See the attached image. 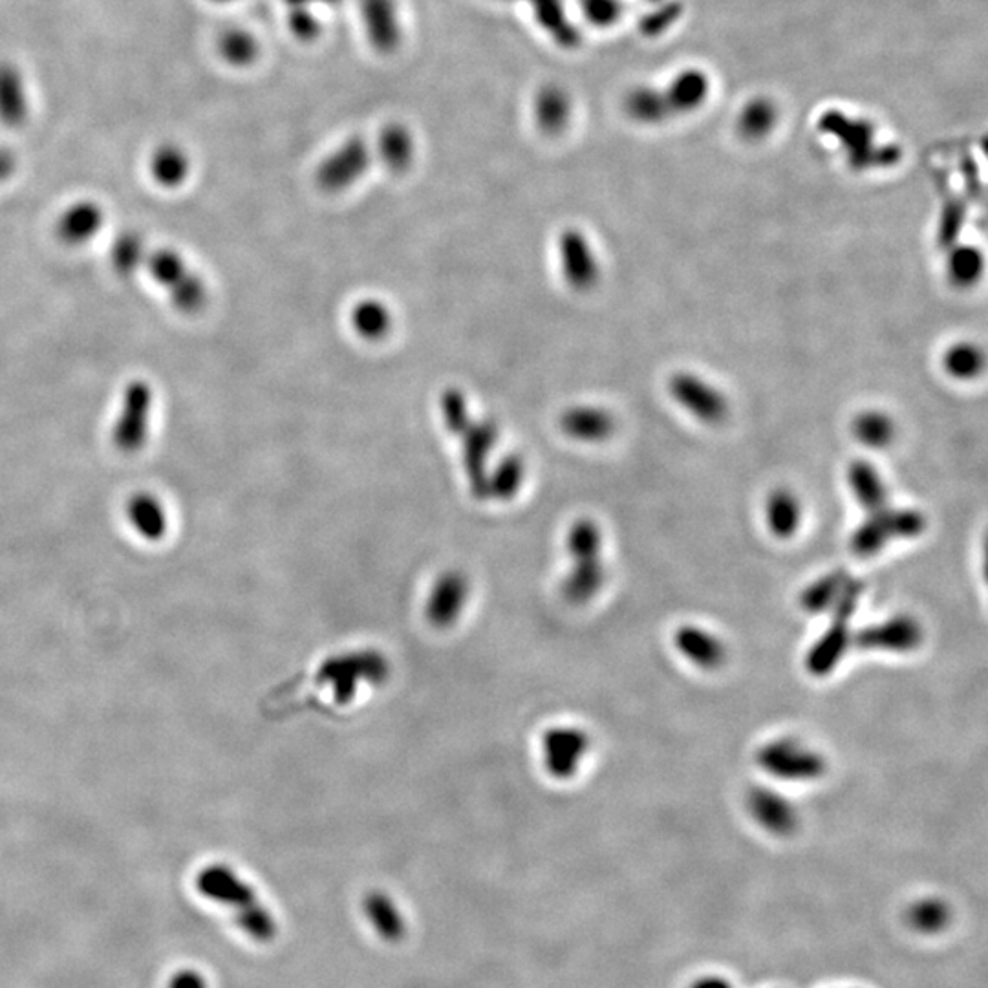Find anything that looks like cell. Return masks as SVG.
<instances>
[{
    "label": "cell",
    "instance_id": "5bb4252c",
    "mask_svg": "<svg viewBox=\"0 0 988 988\" xmlns=\"http://www.w3.org/2000/svg\"><path fill=\"white\" fill-rule=\"evenodd\" d=\"M854 644V633L849 628L848 619L833 617L832 627L816 639L813 647L805 654V670L813 677H827L837 669L844 655L848 654L849 647Z\"/></svg>",
    "mask_w": 988,
    "mask_h": 988
},
{
    "label": "cell",
    "instance_id": "ffe728a7",
    "mask_svg": "<svg viewBox=\"0 0 988 988\" xmlns=\"http://www.w3.org/2000/svg\"><path fill=\"white\" fill-rule=\"evenodd\" d=\"M766 524L772 536L788 541L796 535L802 525L804 509L800 498L788 487H778L766 500Z\"/></svg>",
    "mask_w": 988,
    "mask_h": 988
},
{
    "label": "cell",
    "instance_id": "4fadbf2b",
    "mask_svg": "<svg viewBox=\"0 0 988 988\" xmlns=\"http://www.w3.org/2000/svg\"><path fill=\"white\" fill-rule=\"evenodd\" d=\"M747 811L752 821L777 837H785L799 827V811L793 802L774 789L752 788L747 794Z\"/></svg>",
    "mask_w": 988,
    "mask_h": 988
},
{
    "label": "cell",
    "instance_id": "f1b7e54d",
    "mask_svg": "<svg viewBox=\"0 0 988 988\" xmlns=\"http://www.w3.org/2000/svg\"><path fill=\"white\" fill-rule=\"evenodd\" d=\"M851 434L860 445L880 450L895 442L897 425L888 412L865 411L854 417Z\"/></svg>",
    "mask_w": 988,
    "mask_h": 988
},
{
    "label": "cell",
    "instance_id": "8fae6325",
    "mask_svg": "<svg viewBox=\"0 0 988 988\" xmlns=\"http://www.w3.org/2000/svg\"><path fill=\"white\" fill-rule=\"evenodd\" d=\"M498 425L495 420H470L467 427L456 436L462 442V462H464L465 476L469 484L470 492L476 500H481L484 484H486L487 462L492 450L497 447Z\"/></svg>",
    "mask_w": 988,
    "mask_h": 988
},
{
    "label": "cell",
    "instance_id": "b9f144b4",
    "mask_svg": "<svg viewBox=\"0 0 988 988\" xmlns=\"http://www.w3.org/2000/svg\"><path fill=\"white\" fill-rule=\"evenodd\" d=\"M586 19L595 26H611L621 19L625 6L621 0H580Z\"/></svg>",
    "mask_w": 988,
    "mask_h": 988
},
{
    "label": "cell",
    "instance_id": "74e56055",
    "mask_svg": "<svg viewBox=\"0 0 988 988\" xmlns=\"http://www.w3.org/2000/svg\"><path fill=\"white\" fill-rule=\"evenodd\" d=\"M367 915L384 940H400L403 935V921L394 902L383 893H372L365 902Z\"/></svg>",
    "mask_w": 988,
    "mask_h": 988
},
{
    "label": "cell",
    "instance_id": "e0dca14e",
    "mask_svg": "<svg viewBox=\"0 0 988 988\" xmlns=\"http://www.w3.org/2000/svg\"><path fill=\"white\" fill-rule=\"evenodd\" d=\"M362 22L373 48L392 54L401 43L400 13L395 0H361Z\"/></svg>",
    "mask_w": 988,
    "mask_h": 988
},
{
    "label": "cell",
    "instance_id": "83f0119b",
    "mask_svg": "<svg viewBox=\"0 0 988 988\" xmlns=\"http://www.w3.org/2000/svg\"><path fill=\"white\" fill-rule=\"evenodd\" d=\"M130 524L146 541H160L167 533V513L162 502L149 492H140L127 506Z\"/></svg>",
    "mask_w": 988,
    "mask_h": 988
},
{
    "label": "cell",
    "instance_id": "277c9868",
    "mask_svg": "<svg viewBox=\"0 0 988 988\" xmlns=\"http://www.w3.org/2000/svg\"><path fill=\"white\" fill-rule=\"evenodd\" d=\"M152 279L167 292L174 308L182 314H198L207 303L206 282L191 270L182 254L174 249H158L145 260Z\"/></svg>",
    "mask_w": 988,
    "mask_h": 988
},
{
    "label": "cell",
    "instance_id": "cb8c5ba5",
    "mask_svg": "<svg viewBox=\"0 0 988 988\" xmlns=\"http://www.w3.org/2000/svg\"><path fill=\"white\" fill-rule=\"evenodd\" d=\"M379 160L392 173H405L416 156V143L405 124L390 123L381 130L378 140Z\"/></svg>",
    "mask_w": 988,
    "mask_h": 988
},
{
    "label": "cell",
    "instance_id": "4dcf8cb0",
    "mask_svg": "<svg viewBox=\"0 0 988 988\" xmlns=\"http://www.w3.org/2000/svg\"><path fill=\"white\" fill-rule=\"evenodd\" d=\"M191 162L189 156L185 154L184 149L178 145L158 146L151 158L152 178L156 180V184L167 189H174L184 184L189 176Z\"/></svg>",
    "mask_w": 988,
    "mask_h": 988
},
{
    "label": "cell",
    "instance_id": "836d02e7",
    "mask_svg": "<svg viewBox=\"0 0 988 988\" xmlns=\"http://www.w3.org/2000/svg\"><path fill=\"white\" fill-rule=\"evenodd\" d=\"M984 350L968 340H959V343L948 346V350L943 356L945 372L959 381L978 378L979 373L984 372Z\"/></svg>",
    "mask_w": 988,
    "mask_h": 988
},
{
    "label": "cell",
    "instance_id": "bcb514c9",
    "mask_svg": "<svg viewBox=\"0 0 988 988\" xmlns=\"http://www.w3.org/2000/svg\"><path fill=\"white\" fill-rule=\"evenodd\" d=\"M17 160L13 152L0 149V184L11 178V174L15 173Z\"/></svg>",
    "mask_w": 988,
    "mask_h": 988
},
{
    "label": "cell",
    "instance_id": "d590c367",
    "mask_svg": "<svg viewBox=\"0 0 988 988\" xmlns=\"http://www.w3.org/2000/svg\"><path fill=\"white\" fill-rule=\"evenodd\" d=\"M984 268V253L978 248H973V246L952 248L948 264H946L952 284L959 287L973 286L979 281Z\"/></svg>",
    "mask_w": 988,
    "mask_h": 988
},
{
    "label": "cell",
    "instance_id": "ac0fdd59",
    "mask_svg": "<svg viewBox=\"0 0 988 988\" xmlns=\"http://www.w3.org/2000/svg\"><path fill=\"white\" fill-rule=\"evenodd\" d=\"M469 597V583L459 573H445L428 595L427 617L436 627H448L464 611Z\"/></svg>",
    "mask_w": 988,
    "mask_h": 988
},
{
    "label": "cell",
    "instance_id": "c3c4849f",
    "mask_svg": "<svg viewBox=\"0 0 988 988\" xmlns=\"http://www.w3.org/2000/svg\"><path fill=\"white\" fill-rule=\"evenodd\" d=\"M692 988H730L729 985L725 984L724 979H702L699 984L694 985Z\"/></svg>",
    "mask_w": 988,
    "mask_h": 988
},
{
    "label": "cell",
    "instance_id": "e575fe53",
    "mask_svg": "<svg viewBox=\"0 0 988 988\" xmlns=\"http://www.w3.org/2000/svg\"><path fill=\"white\" fill-rule=\"evenodd\" d=\"M777 107L769 99L757 98L749 101L738 118V130L747 140L758 141L774 129L777 124Z\"/></svg>",
    "mask_w": 988,
    "mask_h": 988
},
{
    "label": "cell",
    "instance_id": "9a60e30c",
    "mask_svg": "<svg viewBox=\"0 0 988 988\" xmlns=\"http://www.w3.org/2000/svg\"><path fill=\"white\" fill-rule=\"evenodd\" d=\"M558 428L567 438L583 443H600L616 433V417L602 406L573 405L558 416Z\"/></svg>",
    "mask_w": 988,
    "mask_h": 988
},
{
    "label": "cell",
    "instance_id": "f546056e",
    "mask_svg": "<svg viewBox=\"0 0 988 988\" xmlns=\"http://www.w3.org/2000/svg\"><path fill=\"white\" fill-rule=\"evenodd\" d=\"M525 2H530L541 26L555 39V43L564 48H575L580 43V35L567 19L562 0H525Z\"/></svg>",
    "mask_w": 988,
    "mask_h": 988
},
{
    "label": "cell",
    "instance_id": "4316f807",
    "mask_svg": "<svg viewBox=\"0 0 988 988\" xmlns=\"http://www.w3.org/2000/svg\"><path fill=\"white\" fill-rule=\"evenodd\" d=\"M350 325L365 340H383L394 328V317L378 298H362L351 306Z\"/></svg>",
    "mask_w": 988,
    "mask_h": 988
},
{
    "label": "cell",
    "instance_id": "d6986e66",
    "mask_svg": "<svg viewBox=\"0 0 988 988\" xmlns=\"http://www.w3.org/2000/svg\"><path fill=\"white\" fill-rule=\"evenodd\" d=\"M849 491L866 513L890 506V491L876 465L868 459H854L846 470Z\"/></svg>",
    "mask_w": 988,
    "mask_h": 988
},
{
    "label": "cell",
    "instance_id": "5b68a950",
    "mask_svg": "<svg viewBox=\"0 0 988 988\" xmlns=\"http://www.w3.org/2000/svg\"><path fill=\"white\" fill-rule=\"evenodd\" d=\"M757 763L769 777L782 782H813L826 774V758L793 738H778L760 747Z\"/></svg>",
    "mask_w": 988,
    "mask_h": 988
},
{
    "label": "cell",
    "instance_id": "d6a6232c",
    "mask_svg": "<svg viewBox=\"0 0 988 988\" xmlns=\"http://www.w3.org/2000/svg\"><path fill=\"white\" fill-rule=\"evenodd\" d=\"M625 110L630 118L644 124H659L672 118L663 90L654 87H639L628 94Z\"/></svg>",
    "mask_w": 988,
    "mask_h": 988
},
{
    "label": "cell",
    "instance_id": "8d00e7d4",
    "mask_svg": "<svg viewBox=\"0 0 988 988\" xmlns=\"http://www.w3.org/2000/svg\"><path fill=\"white\" fill-rule=\"evenodd\" d=\"M218 52L221 59L232 66H249L259 55V43L246 30H226L218 39Z\"/></svg>",
    "mask_w": 988,
    "mask_h": 988
},
{
    "label": "cell",
    "instance_id": "30bf717a",
    "mask_svg": "<svg viewBox=\"0 0 988 988\" xmlns=\"http://www.w3.org/2000/svg\"><path fill=\"white\" fill-rule=\"evenodd\" d=\"M556 253L567 286L588 292L599 282V259L583 231L575 227L564 229L556 238Z\"/></svg>",
    "mask_w": 988,
    "mask_h": 988
},
{
    "label": "cell",
    "instance_id": "ab89813d",
    "mask_svg": "<svg viewBox=\"0 0 988 988\" xmlns=\"http://www.w3.org/2000/svg\"><path fill=\"white\" fill-rule=\"evenodd\" d=\"M439 416H442L443 427L447 428V433L458 436L467 427V423L473 420L467 395L454 387L443 390L439 395Z\"/></svg>",
    "mask_w": 988,
    "mask_h": 988
},
{
    "label": "cell",
    "instance_id": "7402d4cb",
    "mask_svg": "<svg viewBox=\"0 0 988 988\" xmlns=\"http://www.w3.org/2000/svg\"><path fill=\"white\" fill-rule=\"evenodd\" d=\"M104 227V209L94 202H77L57 221V237L68 246H82L93 240Z\"/></svg>",
    "mask_w": 988,
    "mask_h": 988
},
{
    "label": "cell",
    "instance_id": "f907efd6",
    "mask_svg": "<svg viewBox=\"0 0 988 988\" xmlns=\"http://www.w3.org/2000/svg\"><path fill=\"white\" fill-rule=\"evenodd\" d=\"M649 2H661V0H649Z\"/></svg>",
    "mask_w": 988,
    "mask_h": 988
},
{
    "label": "cell",
    "instance_id": "7c38bea8",
    "mask_svg": "<svg viewBox=\"0 0 988 988\" xmlns=\"http://www.w3.org/2000/svg\"><path fill=\"white\" fill-rule=\"evenodd\" d=\"M589 751V738L577 727H553L542 738V760L551 777L569 780Z\"/></svg>",
    "mask_w": 988,
    "mask_h": 988
},
{
    "label": "cell",
    "instance_id": "9c48e42d",
    "mask_svg": "<svg viewBox=\"0 0 988 988\" xmlns=\"http://www.w3.org/2000/svg\"><path fill=\"white\" fill-rule=\"evenodd\" d=\"M370 167V149L362 138H350L321 162L315 182L326 193H340L362 178Z\"/></svg>",
    "mask_w": 988,
    "mask_h": 988
},
{
    "label": "cell",
    "instance_id": "52a82bcc",
    "mask_svg": "<svg viewBox=\"0 0 988 988\" xmlns=\"http://www.w3.org/2000/svg\"><path fill=\"white\" fill-rule=\"evenodd\" d=\"M672 400L703 423H721L729 414V401L714 384L692 372H675L669 381Z\"/></svg>",
    "mask_w": 988,
    "mask_h": 988
},
{
    "label": "cell",
    "instance_id": "484cf974",
    "mask_svg": "<svg viewBox=\"0 0 988 988\" xmlns=\"http://www.w3.org/2000/svg\"><path fill=\"white\" fill-rule=\"evenodd\" d=\"M28 118V96L19 68L0 63V121L8 127H21Z\"/></svg>",
    "mask_w": 988,
    "mask_h": 988
},
{
    "label": "cell",
    "instance_id": "8992f818",
    "mask_svg": "<svg viewBox=\"0 0 988 988\" xmlns=\"http://www.w3.org/2000/svg\"><path fill=\"white\" fill-rule=\"evenodd\" d=\"M154 395L143 381L130 383L124 390L121 412L113 425L112 439L121 453H138L145 447L151 428V409Z\"/></svg>",
    "mask_w": 988,
    "mask_h": 988
},
{
    "label": "cell",
    "instance_id": "ee69618b",
    "mask_svg": "<svg viewBox=\"0 0 988 988\" xmlns=\"http://www.w3.org/2000/svg\"><path fill=\"white\" fill-rule=\"evenodd\" d=\"M962 209H959V207L957 206L952 207V217L945 215V217H943V221H941L940 242L943 243V246H952V243H954V240H956L957 232H959V229H962Z\"/></svg>",
    "mask_w": 988,
    "mask_h": 988
},
{
    "label": "cell",
    "instance_id": "f6af8a7d",
    "mask_svg": "<svg viewBox=\"0 0 988 988\" xmlns=\"http://www.w3.org/2000/svg\"><path fill=\"white\" fill-rule=\"evenodd\" d=\"M171 988H207L206 979L195 970H182L174 976Z\"/></svg>",
    "mask_w": 988,
    "mask_h": 988
},
{
    "label": "cell",
    "instance_id": "6da1fadb",
    "mask_svg": "<svg viewBox=\"0 0 988 988\" xmlns=\"http://www.w3.org/2000/svg\"><path fill=\"white\" fill-rule=\"evenodd\" d=\"M566 546L573 564L562 583L564 597L573 605H586L599 595L606 580L599 524L589 519L573 522L567 531Z\"/></svg>",
    "mask_w": 988,
    "mask_h": 988
},
{
    "label": "cell",
    "instance_id": "44dd1931",
    "mask_svg": "<svg viewBox=\"0 0 988 988\" xmlns=\"http://www.w3.org/2000/svg\"><path fill=\"white\" fill-rule=\"evenodd\" d=\"M528 467L520 454H508L492 469H487L481 500L509 502L524 486Z\"/></svg>",
    "mask_w": 988,
    "mask_h": 988
},
{
    "label": "cell",
    "instance_id": "7bdbcfd3",
    "mask_svg": "<svg viewBox=\"0 0 988 988\" xmlns=\"http://www.w3.org/2000/svg\"><path fill=\"white\" fill-rule=\"evenodd\" d=\"M287 24H290L293 35L301 41H314L315 37H319L321 30H323L319 17L315 15L312 8H306V6H292Z\"/></svg>",
    "mask_w": 988,
    "mask_h": 988
},
{
    "label": "cell",
    "instance_id": "681fc988",
    "mask_svg": "<svg viewBox=\"0 0 988 988\" xmlns=\"http://www.w3.org/2000/svg\"><path fill=\"white\" fill-rule=\"evenodd\" d=\"M215 2H231V0H215Z\"/></svg>",
    "mask_w": 988,
    "mask_h": 988
},
{
    "label": "cell",
    "instance_id": "7dc6e473",
    "mask_svg": "<svg viewBox=\"0 0 988 988\" xmlns=\"http://www.w3.org/2000/svg\"><path fill=\"white\" fill-rule=\"evenodd\" d=\"M284 2H287L290 6H306V8H312L314 4H339L340 0H284Z\"/></svg>",
    "mask_w": 988,
    "mask_h": 988
},
{
    "label": "cell",
    "instance_id": "f35d334b",
    "mask_svg": "<svg viewBox=\"0 0 988 988\" xmlns=\"http://www.w3.org/2000/svg\"><path fill=\"white\" fill-rule=\"evenodd\" d=\"M113 270L121 275H132L140 265L145 264V242L138 232H121L110 251Z\"/></svg>",
    "mask_w": 988,
    "mask_h": 988
},
{
    "label": "cell",
    "instance_id": "d4e9b609",
    "mask_svg": "<svg viewBox=\"0 0 988 988\" xmlns=\"http://www.w3.org/2000/svg\"><path fill=\"white\" fill-rule=\"evenodd\" d=\"M572 98L558 85H546L536 94L535 119L542 132L555 135L566 130L572 119Z\"/></svg>",
    "mask_w": 988,
    "mask_h": 988
},
{
    "label": "cell",
    "instance_id": "ba28073f",
    "mask_svg": "<svg viewBox=\"0 0 988 988\" xmlns=\"http://www.w3.org/2000/svg\"><path fill=\"white\" fill-rule=\"evenodd\" d=\"M924 630L912 616H893L877 625H868L854 636L857 649L866 652L910 654L923 644Z\"/></svg>",
    "mask_w": 988,
    "mask_h": 988
},
{
    "label": "cell",
    "instance_id": "7a4b0ae2",
    "mask_svg": "<svg viewBox=\"0 0 988 988\" xmlns=\"http://www.w3.org/2000/svg\"><path fill=\"white\" fill-rule=\"evenodd\" d=\"M198 890L213 901L232 906L237 921L251 937L268 941L275 934V921L260 904L254 891L226 866H209L198 876Z\"/></svg>",
    "mask_w": 988,
    "mask_h": 988
},
{
    "label": "cell",
    "instance_id": "1f68e13d",
    "mask_svg": "<svg viewBox=\"0 0 988 988\" xmlns=\"http://www.w3.org/2000/svg\"><path fill=\"white\" fill-rule=\"evenodd\" d=\"M848 580L849 577L843 569L822 575L800 594V606L807 614H824L832 610Z\"/></svg>",
    "mask_w": 988,
    "mask_h": 988
},
{
    "label": "cell",
    "instance_id": "603a6c76",
    "mask_svg": "<svg viewBox=\"0 0 988 988\" xmlns=\"http://www.w3.org/2000/svg\"><path fill=\"white\" fill-rule=\"evenodd\" d=\"M670 113H688L699 109L710 94L708 77L699 70L681 72L663 90Z\"/></svg>",
    "mask_w": 988,
    "mask_h": 988
},
{
    "label": "cell",
    "instance_id": "60d3db41",
    "mask_svg": "<svg viewBox=\"0 0 988 988\" xmlns=\"http://www.w3.org/2000/svg\"><path fill=\"white\" fill-rule=\"evenodd\" d=\"M951 910L941 899H923L910 908L908 919L921 932H937L948 923Z\"/></svg>",
    "mask_w": 988,
    "mask_h": 988
},
{
    "label": "cell",
    "instance_id": "3957f363",
    "mask_svg": "<svg viewBox=\"0 0 988 988\" xmlns=\"http://www.w3.org/2000/svg\"><path fill=\"white\" fill-rule=\"evenodd\" d=\"M929 520L918 509H879L868 513L855 528L849 539V547L855 555L873 556L893 541H912L923 535Z\"/></svg>",
    "mask_w": 988,
    "mask_h": 988
},
{
    "label": "cell",
    "instance_id": "2e32d148",
    "mask_svg": "<svg viewBox=\"0 0 988 988\" xmlns=\"http://www.w3.org/2000/svg\"><path fill=\"white\" fill-rule=\"evenodd\" d=\"M674 647L688 663L702 670H716L725 663L724 641L696 625H683L674 633Z\"/></svg>",
    "mask_w": 988,
    "mask_h": 988
}]
</instances>
